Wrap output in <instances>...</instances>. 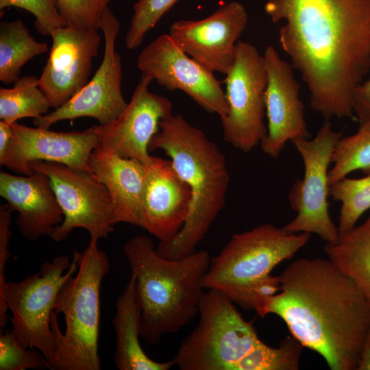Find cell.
Returning <instances> with one entry per match:
<instances>
[{
    "label": "cell",
    "mask_w": 370,
    "mask_h": 370,
    "mask_svg": "<svg viewBox=\"0 0 370 370\" xmlns=\"http://www.w3.org/2000/svg\"><path fill=\"white\" fill-rule=\"evenodd\" d=\"M278 40L325 120L353 116L356 88L370 70V0H267Z\"/></svg>",
    "instance_id": "6da1fadb"
},
{
    "label": "cell",
    "mask_w": 370,
    "mask_h": 370,
    "mask_svg": "<svg viewBox=\"0 0 370 370\" xmlns=\"http://www.w3.org/2000/svg\"><path fill=\"white\" fill-rule=\"evenodd\" d=\"M280 289L256 312L280 317L291 336L332 370H357L370 330V301L329 259L301 258L279 275Z\"/></svg>",
    "instance_id": "7a4b0ae2"
},
{
    "label": "cell",
    "mask_w": 370,
    "mask_h": 370,
    "mask_svg": "<svg viewBox=\"0 0 370 370\" xmlns=\"http://www.w3.org/2000/svg\"><path fill=\"white\" fill-rule=\"evenodd\" d=\"M160 149L191 192L189 215L172 238L159 241L156 248L161 257L175 260L195 251L224 208L230 180L225 157L204 132L179 114L160 122L149 151Z\"/></svg>",
    "instance_id": "3957f363"
},
{
    "label": "cell",
    "mask_w": 370,
    "mask_h": 370,
    "mask_svg": "<svg viewBox=\"0 0 370 370\" xmlns=\"http://www.w3.org/2000/svg\"><path fill=\"white\" fill-rule=\"evenodd\" d=\"M136 279L141 309L140 338L150 345L178 332L198 314L201 281L210 263L206 250L182 258L159 256L152 241L136 235L123 247Z\"/></svg>",
    "instance_id": "277c9868"
},
{
    "label": "cell",
    "mask_w": 370,
    "mask_h": 370,
    "mask_svg": "<svg viewBox=\"0 0 370 370\" xmlns=\"http://www.w3.org/2000/svg\"><path fill=\"white\" fill-rule=\"evenodd\" d=\"M90 238L82 251L74 250L77 273L70 276L61 286L53 305L51 328L58 349L51 370H100L98 354L100 323V290L107 275L109 260Z\"/></svg>",
    "instance_id": "5b68a950"
},
{
    "label": "cell",
    "mask_w": 370,
    "mask_h": 370,
    "mask_svg": "<svg viewBox=\"0 0 370 370\" xmlns=\"http://www.w3.org/2000/svg\"><path fill=\"white\" fill-rule=\"evenodd\" d=\"M310 234L288 233L261 224L232 236L210 258L201 286L216 290L245 310H252L254 292L280 262L291 259L309 241Z\"/></svg>",
    "instance_id": "8992f818"
},
{
    "label": "cell",
    "mask_w": 370,
    "mask_h": 370,
    "mask_svg": "<svg viewBox=\"0 0 370 370\" xmlns=\"http://www.w3.org/2000/svg\"><path fill=\"white\" fill-rule=\"evenodd\" d=\"M199 322L181 342L172 360L180 370H233L262 341L234 303L218 291L206 290Z\"/></svg>",
    "instance_id": "52a82bcc"
},
{
    "label": "cell",
    "mask_w": 370,
    "mask_h": 370,
    "mask_svg": "<svg viewBox=\"0 0 370 370\" xmlns=\"http://www.w3.org/2000/svg\"><path fill=\"white\" fill-rule=\"evenodd\" d=\"M75 259L65 255L56 256L41 264L38 272L18 282L6 281L0 293V330L12 317V334L25 348L36 349L48 364L58 349L51 328V314L59 291L64 282L77 271Z\"/></svg>",
    "instance_id": "ba28073f"
},
{
    "label": "cell",
    "mask_w": 370,
    "mask_h": 370,
    "mask_svg": "<svg viewBox=\"0 0 370 370\" xmlns=\"http://www.w3.org/2000/svg\"><path fill=\"white\" fill-rule=\"evenodd\" d=\"M342 132L332 130L325 120L312 139L292 140L300 154L304 166V175L292 186L288 201L295 217L282 228L288 233L306 232L317 234L325 243H336L338 227L329 212V166L334 147Z\"/></svg>",
    "instance_id": "9c48e42d"
},
{
    "label": "cell",
    "mask_w": 370,
    "mask_h": 370,
    "mask_svg": "<svg viewBox=\"0 0 370 370\" xmlns=\"http://www.w3.org/2000/svg\"><path fill=\"white\" fill-rule=\"evenodd\" d=\"M226 116L220 118L224 140L244 153L260 144L264 123L267 73L264 56L247 42L238 41L235 60L225 75Z\"/></svg>",
    "instance_id": "30bf717a"
},
{
    "label": "cell",
    "mask_w": 370,
    "mask_h": 370,
    "mask_svg": "<svg viewBox=\"0 0 370 370\" xmlns=\"http://www.w3.org/2000/svg\"><path fill=\"white\" fill-rule=\"evenodd\" d=\"M33 170L47 174L63 212L62 222L48 236L54 241L66 238L75 228L86 230L92 238H107L115 225L112 202L106 187L92 173L64 164L30 162Z\"/></svg>",
    "instance_id": "8fae6325"
},
{
    "label": "cell",
    "mask_w": 370,
    "mask_h": 370,
    "mask_svg": "<svg viewBox=\"0 0 370 370\" xmlns=\"http://www.w3.org/2000/svg\"><path fill=\"white\" fill-rule=\"evenodd\" d=\"M100 29L103 34L105 45L103 60L97 71L66 103L51 112L34 118L36 127L49 129L58 121L83 116L94 118L99 125H106L115 120L127 107L121 91V58L115 50L120 23L108 5L102 12Z\"/></svg>",
    "instance_id": "7c38bea8"
},
{
    "label": "cell",
    "mask_w": 370,
    "mask_h": 370,
    "mask_svg": "<svg viewBox=\"0 0 370 370\" xmlns=\"http://www.w3.org/2000/svg\"><path fill=\"white\" fill-rule=\"evenodd\" d=\"M136 64L143 75L169 91L181 90L208 112L220 118L227 115L225 92L214 73L184 52L169 34H162L149 43Z\"/></svg>",
    "instance_id": "4fadbf2b"
},
{
    "label": "cell",
    "mask_w": 370,
    "mask_h": 370,
    "mask_svg": "<svg viewBox=\"0 0 370 370\" xmlns=\"http://www.w3.org/2000/svg\"><path fill=\"white\" fill-rule=\"evenodd\" d=\"M12 138L0 146V165L22 175L34 173L29 163L35 160L64 164L92 173L90 158L99 146L97 125L82 132H57L38 127L11 124Z\"/></svg>",
    "instance_id": "5bb4252c"
},
{
    "label": "cell",
    "mask_w": 370,
    "mask_h": 370,
    "mask_svg": "<svg viewBox=\"0 0 370 370\" xmlns=\"http://www.w3.org/2000/svg\"><path fill=\"white\" fill-rule=\"evenodd\" d=\"M247 22L245 8L234 1L204 18L174 22L168 34L202 66L213 73L226 75L234 64L236 44Z\"/></svg>",
    "instance_id": "9a60e30c"
},
{
    "label": "cell",
    "mask_w": 370,
    "mask_h": 370,
    "mask_svg": "<svg viewBox=\"0 0 370 370\" xmlns=\"http://www.w3.org/2000/svg\"><path fill=\"white\" fill-rule=\"evenodd\" d=\"M52 46L39 87L56 109L88 82L101 42L98 29L64 26L51 34Z\"/></svg>",
    "instance_id": "2e32d148"
},
{
    "label": "cell",
    "mask_w": 370,
    "mask_h": 370,
    "mask_svg": "<svg viewBox=\"0 0 370 370\" xmlns=\"http://www.w3.org/2000/svg\"><path fill=\"white\" fill-rule=\"evenodd\" d=\"M151 81L141 74L123 112L110 123L97 125L98 147L143 164L149 160V145L159 131L160 121L173 114L169 99L149 90Z\"/></svg>",
    "instance_id": "e0dca14e"
},
{
    "label": "cell",
    "mask_w": 370,
    "mask_h": 370,
    "mask_svg": "<svg viewBox=\"0 0 370 370\" xmlns=\"http://www.w3.org/2000/svg\"><path fill=\"white\" fill-rule=\"evenodd\" d=\"M263 56L267 73L264 97L267 134L260 145L265 154L277 158L288 141L309 138L310 133L292 65L272 46L266 47Z\"/></svg>",
    "instance_id": "ac0fdd59"
},
{
    "label": "cell",
    "mask_w": 370,
    "mask_h": 370,
    "mask_svg": "<svg viewBox=\"0 0 370 370\" xmlns=\"http://www.w3.org/2000/svg\"><path fill=\"white\" fill-rule=\"evenodd\" d=\"M142 228L166 241L175 236L189 215L191 192L171 160L150 157L145 164Z\"/></svg>",
    "instance_id": "d6986e66"
},
{
    "label": "cell",
    "mask_w": 370,
    "mask_h": 370,
    "mask_svg": "<svg viewBox=\"0 0 370 370\" xmlns=\"http://www.w3.org/2000/svg\"><path fill=\"white\" fill-rule=\"evenodd\" d=\"M0 195L12 211L17 212L16 224L31 241L48 235L63 221L50 178L42 171L34 170L30 175H16L1 171Z\"/></svg>",
    "instance_id": "ffe728a7"
},
{
    "label": "cell",
    "mask_w": 370,
    "mask_h": 370,
    "mask_svg": "<svg viewBox=\"0 0 370 370\" xmlns=\"http://www.w3.org/2000/svg\"><path fill=\"white\" fill-rule=\"evenodd\" d=\"M90 165L92 175L109 192L115 224L123 222L142 227L145 164L97 147L91 153Z\"/></svg>",
    "instance_id": "44dd1931"
},
{
    "label": "cell",
    "mask_w": 370,
    "mask_h": 370,
    "mask_svg": "<svg viewBox=\"0 0 370 370\" xmlns=\"http://www.w3.org/2000/svg\"><path fill=\"white\" fill-rule=\"evenodd\" d=\"M141 309L133 274L116 301L112 324L116 333L114 364L118 370H169L173 360L158 362L150 358L140 343Z\"/></svg>",
    "instance_id": "7402d4cb"
},
{
    "label": "cell",
    "mask_w": 370,
    "mask_h": 370,
    "mask_svg": "<svg viewBox=\"0 0 370 370\" xmlns=\"http://www.w3.org/2000/svg\"><path fill=\"white\" fill-rule=\"evenodd\" d=\"M323 251L370 301V215L361 225L339 233L336 243H326Z\"/></svg>",
    "instance_id": "603a6c76"
},
{
    "label": "cell",
    "mask_w": 370,
    "mask_h": 370,
    "mask_svg": "<svg viewBox=\"0 0 370 370\" xmlns=\"http://www.w3.org/2000/svg\"><path fill=\"white\" fill-rule=\"evenodd\" d=\"M48 51L45 42L31 35L21 19L0 23V81L5 84L20 78L21 68L34 57Z\"/></svg>",
    "instance_id": "cb8c5ba5"
},
{
    "label": "cell",
    "mask_w": 370,
    "mask_h": 370,
    "mask_svg": "<svg viewBox=\"0 0 370 370\" xmlns=\"http://www.w3.org/2000/svg\"><path fill=\"white\" fill-rule=\"evenodd\" d=\"M52 107L34 76H23L13 88H0V120L12 124L26 117L37 118Z\"/></svg>",
    "instance_id": "d4e9b609"
},
{
    "label": "cell",
    "mask_w": 370,
    "mask_h": 370,
    "mask_svg": "<svg viewBox=\"0 0 370 370\" xmlns=\"http://www.w3.org/2000/svg\"><path fill=\"white\" fill-rule=\"evenodd\" d=\"M357 132L341 136L332 156L333 167L328 172L331 186L354 171L370 173V119L360 121Z\"/></svg>",
    "instance_id": "484cf974"
},
{
    "label": "cell",
    "mask_w": 370,
    "mask_h": 370,
    "mask_svg": "<svg viewBox=\"0 0 370 370\" xmlns=\"http://www.w3.org/2000/svg\"><path fill=\"white\" fill-rule=\"evenodd\" d=\"M329 194L334 200L341 203L338 233L347 232L370 209V173L360 178L345 177L330 186Z\"/></svg>",
    "instance_id": "4316f807"
},
{
    "label": "cell",
    "mask_w": 370,
    "mask_h": 370,
    "mask_svg": "<svg viewBox=\"0 0 370 370\" xmlns=\"http://www.w3.org/2000/svg\"><path fill=\"white\" fill-rule=\"evenodd\" d=\"M304 347L291 335L284 338L278 347L261 341L233 370H297Z\"/></svg>",
    "instance_id": "83f0119b"
},
{
    "label": "cell",
    "mask_w": 370,
    "mask_h": 370,
    "mask_svg": "<svg viewBox=\"0 0 370 370\" xmlns=\"http://www.w3.org/2000/svg\"><path fill=\"white\" fill-rule=\"evenodd\" d=\"M178 0H138L133 5V15L126 34L125 44L128 49L140 47L147 32Z\"/></svg>",
    "instance_id": "f1b7e54d"
},
{
    "label": "cell",
    "mask_w": 370,
    "mask_h": 370,
    "mask_svg": "<svg viewBox=\"0 0 370 370\" xmlns=\"http://www.w3.org/2000/svg\"><path fill=\"white\" fill-rule=\"evenodd\" d=\"M45 369L48 362L39 351L21 346L10 330L1 332L0 370Z\"/></svg>",
    "instance_id": "f546056e"
},
{
    "label": "cell",
    "mask_w": 370,
    "mask_h": 370,
    "mask_svg": "<svg viewBox=\"0 0 370 370\" xmlns=\"http://www.w3.org/2000/svg\"><path fill=\"white\" fill-rule=\"evenodd\" d=\"M112 0H57L65 26L99 29L101 14Z\"/></svg>",
    "instance_id": "4dcf8cb0"
},
{
    "label": "cell",
    "mask_w": 370,
    "mask_h": 370,
    "mask_svg": "<svg viewBox=\"0 0 370 370\" xmlns=\"http://www.w3.org/2000/svg\"><path fill=\"white\" fill-rule=\"evenodd\" d=\"M10 7L32 14L35 17V27L43 36H51L53 31L65 26L57 8V0H0L1 11Z\"/></svg>",
    "instance_id": "1f68e13d"
},
{
    "label": "cell",
    "mask_w": 370,
    "mask_h": 370,
    "mask_svg": "<svg viewBox=\"0 0 370 370\" xmlns=\"http://www.w3.org/2000/svg\"><path fill=\"white\" fill-rule=\"evenodd\" d=\"M12 212L6 203L0 206V293L6 282L5 267L10 257L9 243L12 236L10 231Z\"/></svg>",
    "instance_id": "d6a6232c"
},
{
    "label": "cell",
    "mask_w": 370,
    "mask_h": 370,
    "mask_svg": "<svg viewBox=\"0 0 370 370\" xmlns=\"http://www.w3.org/2000/svg\"><path fill=\"white\" fill-rule=\"evenodd\" d=\"M353 111L360 121L370 119V77L362 81L356 88L354 96Z\"/></svg>",
    "instance_id": "836d02e7"
},
{
    "label": "cell",
    "mask_w": 370,
    "mask_h": 370,
    "mask_svg": "<svg viewBox=\"0 0 370 370\" xmlns=\"http://www.w3.org/2000/svg\"><path fill=\"white\" fill-rule=\"evenodd\" d=\"M357 370H370V330L362 349Z\"/></svg>",
    "instance_id": "e575fe53"
}]
</instances>
